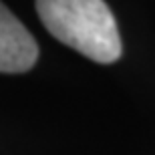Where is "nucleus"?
<instances>
[{
	"mask_svg": "<svg viewBox=\"0 0 155 155\" xmlns=\"http://www.w3.org/2000/svg\"><path fill=\"white\" fill-rule=\"evenodd\" d=\"M42 24L57 40L95 63H115L123 52L119 28L111 8L101 0H40Z\"/></svg>",
	"mask_w": 155,
	"mask_h": 155,
	"instance_id": "obj_1",
	"label": "nucleus"
},
{
	"mask_svg": "<svg viewBox=\"0 0 155 155\" xmlns=\"http://www.w3.org/2000/svg\"><path fill=\"white\" fill-rule=\"evenodd\" d=\"M38 58V45L26 26L0 2V73H26Z\"/></svg>",
	"mask_w": 155,
	"mask_h": 155,
	"instance_id": "obj_2",
	"label": "nucleus"
}]
</instances>
